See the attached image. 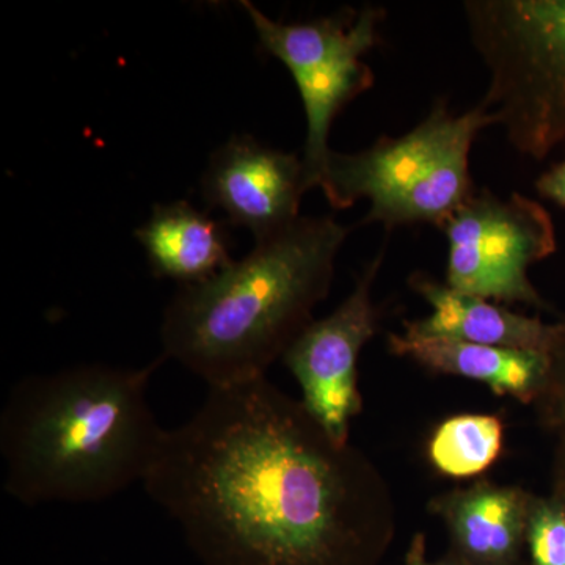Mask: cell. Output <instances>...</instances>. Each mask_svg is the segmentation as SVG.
Here are the masks:
<instances>
[{"label": "cell", "instance_id": "7a4b0ae2", "mask_svg": "<svg viewBox=\"0 0 565 565\" xmlns=\"http://www.w3.org/2000/svg\"><path fill=\"white\" fill-rule=\"evenodd\" d=\"M143 367L77 364L29 375L0 415L3 489L25 505L99 503L143 484L166 430Z\"/></svg>", "mask_w": 565, "mask_h": 565}, {"label": "cell", "instance_id": "2e32d148", "mask_svg": "<svg viewBox=\"0 0 565 565\" xmlns=\"http://www.w3.org/2000/svg\"><path fill=\"white\" fill-rule=\"evenodd\" d=\"M526 539L534 565H565V500L533 498Z\"/></svg>", "mask_w": 565, "mask_h": 565}, {"label": "cell", "instance_id": "9c48e42d", "mask_svg": "<svg viewBox=\"0 0 565 565\" xmlns=\"http://www.w3.org/2000/svg\"><path fill=\"white\" fill-rule=\"evenodd\" d=\"M305 189L303 159L275 150L248 134L226 141L211 156L203 174L207 206L226 214V223L253 233L256 243L299 218Z\"/></svg>", "mask_w": 565, "mask_h": 565}, {"label": "cell", "instance_id": "5b68a950", "mask_svg": "<svg viewBox=\"0 0 565 565\" xmlns=\"http://www.w3.org/2000/svg\"><path fill=\"white\" fill-rule=\"evenodd\" d=\"M463 13L489 70L479 106L542 161L565 140V0H467Z\"/></svg>", "mask_w": 565, "mask_h": 565}, {"label": "cell", "instance_id": "ba28073f", "mask_svg": "<svg viewBox=\"0 0 565 565\" xmlns=\"http://www.w3.org/2000/svg\"><path fill=\"white\" fill-rule=\"evenodd\" d=\"M382 263L384 252L366 264L340 307L315 319L281 359L300 386L308 414L338 444H351L352 419L362 412L359 359L377 333L373 289Z\"/></svg>", "mask_w": 565, "mask_h": 565}, {"label": "cell", "instance_id": "8992f818", "mask_svg": "<svg viewBox=\"0 0 565 565\" xmlns=\"http://www.w3.org/2000/svg\"><path fill=\"white\" fill-rule=\"evenodd\" d=\"M241 6L258 36L259 46L291 73L307 118L305 189L321 185L330 129L334 118L362 93L374 87V71L363 61L381 43L386 11L381 7L344 9L305 22L270 20L248 0Z\"/></svg>", "mask_w": 565, "mask_h": 565}, {"label": "cell", "instance_id": "5bb4252c", "mask_svg": "<svg viewBox=\"0 0 565 565\" xmlns=\"http://www.w3.org/2000/svg\"><path fill=\"white\" fill-rule=\"evenodd\" d=\"M503 423L493 415L446 419L429 441V459L440 473L471 478L489 470L503 449Z\"/></svg>", "mask_w": 565, "mask_h": 565}, {"label": "cell", "instance_id": "30bf717a", "mask_svg": "<svg viewBox=\"0 0 565 565\" xmlns=\"http://www.w3.org/2000/svg\"><path fill=\"white\" fill-rule=\"evenodd\" d=\"M408 285L430 305L433 313L418 321L405 322V333L544 353H548L555 340L556 323L546 326L541 319L514 313L481 297L456 291L429 275L416 273Z\"/></svg>", "mask_w": 565, "mask_h": 565}, {"label": "cell", "instance_id": "3957f363", "mask_svg": "<svg viewBox=\"0 0 565 565\" xmlns=\"http://www.w3.org/2000/svg\"><path fill=\"white\" fill-rule=\"evenodd\" d=\"M349 232L332 215L299 217L214 277L180 286L163 315V356L207 388L267 377L329 296Z\"/></svg>", "mask_w": 565, "mask_h": 565}, {"label": "cell", "instance_id": "52a82bcc", "mask_svg": "<svg viewBox=\"0 0 565 565\" xmlns=\"http://www.w3.org/2000/svg\"><path fill=\"white\" fill-rule=\"evenodd\" d=\"M441 230L448 239L446 285L486 300L544 307L527 277L530 266L557 248L555 223L541 203L481 189Z\"/></svg>", "mask_w": 565, "mask_h": 565}, {"label": "cell", "instance_id": "277c9868", "mask_svg": "<svg viewBox=\"0 0 565 565\" xmlns=\"http://www.w3.org/2000/svg\"><path fill=\"white\" fill-rule=\"evenodd\" d=\"M481 106L455 115L445 102L404 136L381 137L373 147L332 151L319 189L334 210L370 202L363 223L444 226L473 195L470 152L478 134L493 126Z\"/></svg>", "mask_w": 565, "mask_h": 565}, {"label": "cell", "instance_id": "ac0fdd59", "mask_svg": "<svg viewBox=\"0 0 565 565\" xmlns=\"http://www.w3.org/2000/svg\"><path fill=\"white\" fill-rule=\"evenodd\" d=\"M408 565H441V564H429L424 561L423 557V546L422 544H418L415 546L414 555L411 556V559H408Z\"/></svg>", "mask_w": 565, "mask_h": 565}, {"label": "cell", "instance_id": "9a60e30c", "mask_svg": "<svg viewBox=\"0 0 565 565\" xmlns=\"http://www.w3.org/2000/svg\"><path fill=\"white\" fill-rule=\"evenodd\" d=\"M548 359V374L535 401H541L542 415L556 437L557 497L565 500V322L556 323Z\"/></svg>", "mask_w": 565, "mask_h": 565}, {"label": "cell", "instance_id": "8fae6325", "mask_svg": "<svg viewBox=\"0 0 565 565\" xmlns=\"http://www.w3.org/2000/svg\"><path fill=\"white\" fill-rule=\"evenodd\" d=\"M533 497L489 481L434 498L430 512L449 527L457 548L478 565H505L526 535Z\"/></svg>", "mask_w": 565, "mask_h": 565}, {"label": "cell", "instance_id": "4fadbf2b", "mask_svg": "<svg viewBox=\"0 0 565 565\" xmlns=\"http://www.w3.org/2000/svg\"><path fill=\"white\" fill-rule=\"evenodd\" d=\"M136 237L152 274L180 286L207 280L233 263L226 223L214 221L184 200L154 206L148 222L136 230Z\"/></svg>", "mask_w": 565, "mask_h": 565}, {"label": "cell", "instance_id": "e0dca14e", "mask_svg": "<svg viewBox=\"0 0 565 565\" xmlns=\"http://www.w3.org/2000/svg\"><path fill=\"white\" fill-rule=\"evenodd\" d=\"M539 195L565 207V161L556 163L537 178L534 184Z\"/></svg>", "mask_w": 565, "mask_h": 565}, {"label": "cell", "instance_id": "6da1fadb", "mask_svg": "<svg viewBox=\"0 0 565 565\" xmlns=\"http://www.w3.org/2000/svg\"><path fill=\"white\" fill-rule=\"evenodd\" d=\"M141 486L203 565H362L396 514L373 460L267 377L207 388Z\"/></svg>", "mask_w": 565, "mask_h": 565}, {"label": "cell", "instance_id": "7c38bea8", "mask_svg": "<svg viewBox=\"0 0 565 565\" xmlns=\"http://www.w3.org/2000/svg\"><path fill=\"white\" fill-rule=\"evenodd\" d=\"M390 351L434 373L459 375L522 403L537 399L548 374V353L465 343L451 338L390 334Z\"/></svg>", "mask_w": 565, "mask_h": 565}]
</instances>
